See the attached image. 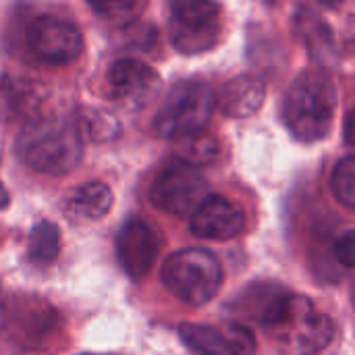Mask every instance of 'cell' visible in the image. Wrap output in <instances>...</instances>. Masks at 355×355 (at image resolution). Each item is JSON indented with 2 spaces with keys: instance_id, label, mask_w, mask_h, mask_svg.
Masks as SVG:
<instances>
[{
  "instance_id": "24",
  "label": "cell",
  "mask_w": 355,
  "mask_h": 355,
  "mask_svg": "<svg viewBox=\"0 0 355 355\" xmlns=\"http://www.w3.org/2000/svg\"><path fill=\"white\" fill-rule=\"evenodd\" d=\"M352 119H354L352 112H347V114H345V144H347V146L352 144Z\"/></svg>"
},
{
  "instance_id": "13",
  "label": "cell",
  "mask_w": 355,
  "mask_h": 355,
  "mask_svg": "<svg viewBox=\"0 0 355 355\" xmlns=\"http://www.w3.org/2000/svg\"><path fill=\"white\" fill-rule=\"evenodd\" d=\"M116 252L125 272L131 279H144L152 270L158 258L160 252L158 235L148 223L139 218H131L123 225L119 233Z\"/></svg>"
},
{
  "instance_id": "22",
  "label": "cell",
  "mask_w": 355,
  "mask_h": 355,
  "mask_svg": "<svg viewBox=\"0 0 355 355\" xmlns=\"http://www.w3.org/2000/svg\"><path fill=\"white\" fill-rule=\"evenodd\" d=\"M92 8L112 23L127 25L141 15L146 4L144 2H106V4H92Z\"/></svg>"
},
{
  "instance_id": "14",
  "label": "cell",
  "mask_w": 355,
  "mask_h": 355,
  "mask_svg": "<svg viewBox=\"0 0 355 355\" xmlns=\"http://www.w3.org/2000/svg\"><path fill=\"white\" fill-rule=\"evenodd\" d=\"M112 191L102 181H85L73 187L62 202V212L73 223H96L112 208Z\"/></svg>"
},
{
  "instance_id": "16",
  "label": "cell",
  "mask_w": 355,
  "mask_h": 355,
  "mask_svg": "<svg viewBox=\"0 0 355 355\" xmlns=\"http://www.w3.org/2000/svg\"><path fill=\"white\" fill-rule=\"evenodd\" d=\"M295 31L304 46L318 62H329L335 56V37L329 23L312 8H300L295 12Z\"/></svg>"
},
{
  "instance_id": "6",
  "label": "cell",
  "mask_w": 355,
  "mask_h": 355,
  "mask_svg": "<svg viewBox=\"0 0 355 355\" xmlns=\"http://www.w3.org/2000/svg\"><path fill=\"white\" fill-rule=\"evenodd\" d=\"M220 4L177 0L171 4V40L181 54L212 50L220 37Z\"/></svg>"
},
{
  "instance_id": "4",
  "label": "cell",
  "mask_w": 355,
  "mask_h": 355,
  "mask_svg": "<svg viewBox=\"0 0 355 355\" xmlns=\"http://www.w3.org/2000/svg\"><path fill=\"white\" fill-rule=\"evenodd\" d=\"M223 266L218 258L202 248H185L166 258L160 279L164 287L183 304L204 306L220 291Z\"/></svg>"
},
{
  "instance_id": "26",
  "label": "cell",
  "mask_w": 355,
  "mask_h": 355,
  "mask_svg": "<svg viewBox=\"0 0 355 355\" xmlns=\"http://www.w3.org/2000/svg\"><path fill=\"white\" fill-rule=\"evenodd\" d=\"M81 355H94V354H81Z\"/></svg>"
},
{
  "instance_id": "25",
  "label": "cell",
  "mask_w": 355,
  "mask_h": 355,
  "mask_svg": "<svg viewBox=\"0 0 355 355\" xmlns=\"http://www.w3.org/2000/svg\"><path fill=\"white\" fill-rule=\"evenodd\" d=\"M6 206H8V191L2 185V181H0V210H4Z\"/></svg>"
},
{
  "instance_id": "2",
  "label": "cell",
  "mask_w": 355,
  "mask_h": 355,
  "mask_svg": "<svg viewBox=\"0 0 355 355\" xmlns=\"http://www.w3.org/2000/svg\"><path fill=\"white\" fill-rule=\"evenodd\" d=\"M337 110V89L333 79L320 71L302 73L285 94L283 116L287 129L304 144L329 137Z\"/></svg>"
},
{
  "instance_id": "1",
  "label": "cell",
  "mask_w": 355,
  "mask_h": 355,
  "mask_svg": "<svg viewBox=\"0 0 355 355\" xmlns=\"http://www.w3.org/2000/svg\"><path fill=\"white\" fill-rule=\"evenodd\" d=\"M243 318L256 322L283 355H316L335 339V322L310 297L279 285H252L237 300Z\"/></svg>"
},
{
  "instance_id": "15",
  "label": "cell",
  "mask_w": 355,
  "mask_h": 355,
  "mask_svg": "<svg viewBox=\"0 0 355 355\" xmlns=\"http://www.w3.org/2000/svg\"><path fill=\"white\" fill-rule=\"evenodd\" d=\"M266 98L264 83L254 75L233 77L220 94V110L231 119H245L256 114Z\"/></svg>"
},
{
  "instance_id": "21",
  "label": "cell",
  "mask_w": 355,
  "mask_h": 355,
  "mask_svg": "<svg viewBox=\"0 0 355 355\" xmlns=\"http://www.w3.org/2000/svg\"><path fill=\"white\" fill-rule=\"evenodd\" d=\"M331 187L335 198L345 206V208H354L355 206V160L354 156H345L343 160H339V164L333 171V179H331Z\"/></svg>"
},
{
  "instance_id": "10",
  "label": "cell",
  "mask_w": 355,
  "mask_h": 355,
  "mask_svg": "<svg viewBox=\"0 0 355 355\" xmlns=\"http://www.w3.org/2000/svg\"><path fill=\"white\" fill-rule=\"evenodd\" d=\"M179 337L193 355H252L256 341L252 333L241 324L227 329L208 324H181Z\"/></svg>"
},
{
  "instance_id": "5",
  "label": "cell",
  "mask_w": 355,
  "mask_h": 355,
  "mask_svg": "<svg viewBox=\"0 0 355 355\" xmlns=\"http://www.w3.org/2000/svg\"><path fill=\"white\" fill-rule=\"evenodd\" d=\"M214 110V94L202 81L175 85L154 116V131L166 139H183L202 133Z\"/></svg>"
},
{
  "instance_id": "17",
  "label": "cell",
  "mask_w": 355,
  "mask_h": 355,
  "mask_svg": "<svg viewBox=\"0 0 355 355\" xmlns=\"http://www.w3.org/2000/svg\"><path fill=\"white\" fill-rule=\"evenodd\" d=\"M218 158H220V144L216 137L208 133H196V135L177 139L175 160L183 164H189L200 171L202 166H208L216 162Z\"/></svg>"
},
{
  "instance_id": "19",
  "label": "cell",
  "mask_w": 355,
  "mask_h": 355,
  "mask_svg": "<svg viewBox=\"0 0 355 355\" xmlns=\"http://www.w3.org/2000/svg\"><path fill=\"white\" fill-rule=\"evenodd\" d=\"M25 83V81H23ZM21 81H4L0 85V106L8 114H33L37 108V96L29 85H23Z\"/></svg>"
},
{
  "instance_id": "3",
  "label": "cell",
  "mask_w": 355,
  "mask_h": 355,
  "mask_svg": "<svg viewBox=\"0 0 355 355\" xmlns=\"http://www.w3.org/2000/svg\"><path fill=\"white\" fill-rule=\"evenodd\" d=\"M17 156L42 175L71 173L83 156V141L75 125L60 119L29 121L15 144Z\"/></svg>"
},
{
  "instance_id": "23",
  "label": "cell",
  "mask_w": 355,
  "mask_h": 355,
  "mask_svg": "<svg viewBox=\"0 0 355 355\" xmlns=\"http://www.w3.org/2000/svg\"><path fill=\"white\" fill-rule=\"evenodd\" d=\"M333 256H335V260H337L345 270H349V268L354 266L355 233L352 229H347V231L335 241V245H333Z\"/></svg>"
},
{
  "instance_id": "20",
  "label": "cell",
  "mask_w": 355,
  "mask_h": 355,
  "mask_svg": "<svg viewBox=\"0 0 355 355\" xmlns=\"http://www.w3.org/2000/svg\"><path fill=\"white\" fill-rule=\"evenodd\" d=\"M77 131H79V135L83 131L94 141H106V139H112L119 135V123L108 112H102L96 108H85L83 116L79 119Z\"/></svg>"
},
{
  "instance_id": "9",
  "label": "cell",
  "mask_w": 355,
  "mask_h": 355,
  "mask_svg": "<svg viewBox=\"0 0 355 355\" xmlns=\"http://www.w3.org/2000/svg\"><path fill=\"white\" fill-rule=\"evenodd\" d=\"M160 87V77L156 71L137 60V58H121L112 62L106 73V92L108 98L127 110H137L150 104Z\"/></svg>"
},
{
  "instance_id": "18",
  "label": "cell",
  "mask_w": 355,
  "mask_h": 355,
  "mask_svg": "<svg viewBox=\"0 0 355 355\" xmlns=\"http://www.w3.org/2000/svg\"><path fill=\"white\" fill-rule=\"evenodd\" d=\"M60 252V231L50 220H40L27 241V256L35 264H50L58 258Z\"/></svg>"
},
{
  "instance_id": "8",
  "label": "cell",
  "mask_w": 355,
  "mask_h": 355,
  "mask_svg": "<svg viewBox=\"0 0 355 355\" xmlns=\"http://www.w3.org/2000/svg\"><path fill=\"white\" fill-rule=\"evenodd\" d=\"M27 46L40 60L48 64H62L79 56L83 37L75 23L62 17L44 15L29 25Z\"/></svg>"
},
{
  "instance_id": "11",
  "label": "cell",
  "mask_w": 355,
  "mask_h": 355,
  "mask_svg": "<svg viewBox=\"0 0 355 355\" xmlns=\"http://www.w3.org/2000/svg\"><path fill=\"white\" fill-rule=\"evenodd\" d=\"M4 327L12 341L23 347L44 345L58 329V314L44 302H17L4 312Z\"/></svg>"
},
{
  "instance_id": "7",
  "label": "cell",
  "mask_w": 355,
  "mask_h": 355,
  "mask_svg": "<svg viewBox=\"0 0 355 355\" xmlns=\"http://www.w3.org/2000/svg\"><path fill=\"white\" fill-rule=\"evenodd\" d=\"M208 185L202 175V171L183 164L179 160H173L168 166H164L150 189L152 204L175 216H189L196 212V208L206 200Z\"/></svg>"
},
{
  "instance_id": "12",
  "label": "cell",
  "mask_w": 355,
  "mask_h": 355,
  "mask_svg": "<svg viewBox=\"0 0 355 355\" xmlns=\"http://www.w3.org/2000/svg\"><path fill=\"white\" fill-rule=\"evenodd\" d=\"M189 229L200 239L227 241L243 233V210L223 196H206V200L191 214Z\"/></svg>"
}]
</instances>
